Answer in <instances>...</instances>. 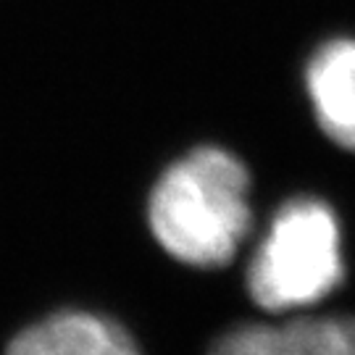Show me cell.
Wrapping results in <instances>:
<instances>
[{
    "mask_svg": "<svg viewBox=\"0 0 355 355\" xmlns=\"http://www.w3.org/2000/svg\"><path fill=\"white\" fill-rule=\"evenodd\" d=\"M345 277L343 232L327 203L295 198L268 224L248 268V292L268 313L321 303Z\"/></svg>",
    "mask_w": 355,
    "mask_h": 355,
    "instance_id": "2",
    "label": "cell"
},
{
    "mask_svg": "<svg viewBox=\"0 0 355 355\" xmlns=\"http://www.w3.org/2000/svg\"><path fill=\"white\" fill-rule=\"evenodd\" d=\"M211 355H355V316H297L224 334Z\"/></svg>",
    "mask_w": 355,
    "mask_h": 355,
    "instance_id": "4",
    "label": "cell"
},
{
    "mask_svg": "<svg viewBox=\"0 0 355 355\" xmlns=\"http://www.w3.org/2000/svg\"><path fill=\"white\" fill-rule=\"evenodd\" d=\"M6 355H140V350L114 321L66 311L24 329Z\"/></svg>",
    "mask_w": 355,
    "mask_h": 355,
    "instance_id": "5",
    "label": "cell"
},
{
    "mask_svg": "<svg viewBox=\"0 0 355 355\" xmlns=\"http://www.w3.org/2000/svg\"><path fill=\"white\" fill-rule=\"evenodd\" d=\"M150 229L166 253L195 268L227 266L250 232V177L232 153L198 148L158 179Z\"/></svg>",
    "mask_w": 355,
    "mask_h": 355,
    "instance_id": "1",
    "label": "cell"
},
{
    "mask_svg": "<svg viewBox=\"0 0 355 355\" xmlns=\"http://www.w3.org/2000/svg\"><path fill=\"white\" fill-rule=\"evenodd\" d=\"M303 85L321 132L355 153V35L321 40L305 58Z\"/></svg>",
    "mask_w": 355,
    "mask_h": 355,
    "instance_id": "3",
    "label": "cell"
}]
</instances>
